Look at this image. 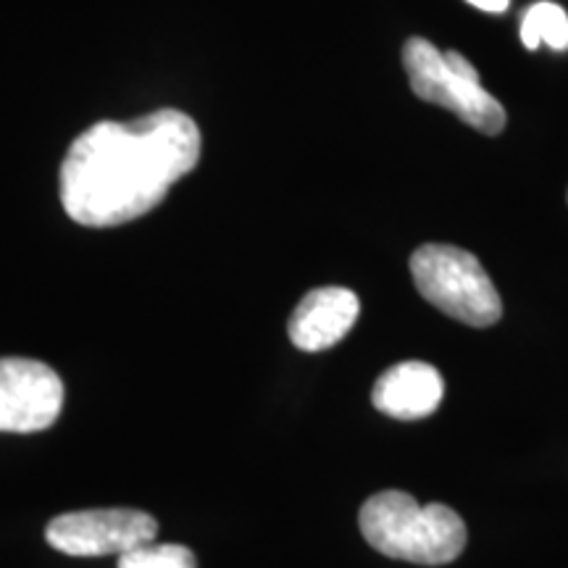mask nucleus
<instances>
[{
    "instance_id": "obj_1",
    "label": "nucleus",
    "mask_w": 568,
    "mask_h": 568,
    "mask_svg": "<svg viewBox=\"0 0 568 568\" xmlns=\"http://www.w3.org/2000/svg\"><path fill=\"white\" fill-rule=\"evenodd\" d=\"M201 132L187 113L161 109L132 122H98L71 142L61 203L82 226H119L151 213L195 169Z\"/></svg>"
},
{
    "instance_id": "obj_2",
    "label": "nucleus",
    "mask_w": 568,
    "mask_h": 568,
    "mask_svg": "<svg viewBox=\"0 0 568 568\" xmlns=\"http://www.w3.org/2000/svg\"><path fill=\"white\" fill-rule=\"evenodd\" d=\"M361 535L376 552L418 566H445L466 548V524L443 503L418 506L408 493L368 497L358 516Z\"/></svg>"
},
{
    "instance_id": "obj_3",
    "label": "nucleus",
    "mask_w": 568,
    "mask_h": 568,
    "mask_svg": "<svg viewBox=\"0 0 568 568\" xmlns=\"http://www.w3.org/2000/svg\"><path fill=\"white\" fill-rule=\"evenodd\" d=\"M403 67L414 95L439 109L453 111L460 122L481 134H500L508 113L495 95L481 88L479 71L458 51L443 53L424 38H410L403 45Z\"/></svg>"
},
{
    "instance_id": "obj_4",
    "label": "nucleus",
    "mask_w": 568,
    "mask_h": 568,
    "mask_svg": "<svg viewBox=\"0 0 568 568\" xmlns=\"http://www.w3.org/2000/svg\"><path fill=\"white\" fill-rule=\"evenodd\" d=\"M410 274L424 301L456 322L493 326L503 316V301L477 255L456 245H422L410 255Z\"/></svg>"
},
{
    "instance_id": "obj_5",
    "label": "nucleus",
    "mask_w": 568,
    "mask_h": 568,
    "mask_svg": "<svg viewBox=\"0 0 568 568\" xmlns=\"http://www.w3.org/2000/svg\"><path fill=\"white\" fill-rule=\"evenodd\" d=\"M159 521L138 508H95L55 516L45 539L67 556H124L132 548L153 542Z\"/></svg>"
},
{
    "instance_id": "obj_6",
    "label": "nucleus",
    "mask_w": 568,
    "mask_h": 568,
    "mask_svg": "<svg viewBox=\"0 0 568 568\" xmlns=\"http://www.w3.org/2000/svg\"><path fill=\"white\" fill-rule=\"evenodd\" d=\"M63 408V382L32 358H0V432L32 435L55 424Z\"/></svg>"
},
{
    "instance_id": "obj_7",
    "label": "nucleus",
    "mask_w": 568,
    "mask_h": 568,
    "mask_svg": "<svg viewBox=\"0 0 568 568\" xmlns=\"http://www.w3.org/2000/svg\"><path fill=\"white\" fill-rule=\"evenodd\" d=\"M361 303L353 290L318 287L297 303L290 316V339L305 353H322L335 347L358 322Z\"/></svg>"
},
{
    "instance_id": "obj_8",
    "label": "nucleus",
    "mask_w": 568,
    "mask_h": 568,
    "mask_svg": "<svg viewBox=\"0 0 568 568\" xmlns=\"http://www.w3.org/2000/svg\"><path fill=\"white\" fill-rule=\"evenodd\" d=\"M445 395L443 374L424 361H403L376 379L372 403L397 422H418L439 408Z\"/></svg>"
},
{
    "instance_id": "obj_9",
    "label": "nucleus",
    "mask_w": 568,
    "mask_h": 568,
    "mask_svg": "<svg viewBox=\"0 0 568 568\" xmlns=\"http://www.w3.org/2000/svg\"><path fill=\"white\" fill-rule=\"evenodd\" d=\"M521 40L529 51H537L542 42L552 51H568V13L550 0L529 6L521 21Z\"/></svg>"
},
{
    "instance_id": "obj_10",
    "label": "nucleus",
    "mask_w": 568,
    "mask_h": 568,
    "mask_svg": "<svg viewBox=\"0 0 568 568\" xmlns=\"http://www.w3.org/2000/svg\"><path fill=\"white\" fill-rule=\"evenodd\" d=\"M119 568H197V560L184 545L148 542L119 556Z\"/></svg>"
},
{
    "instance_id": "obj_11",
    "label": "nucleus",
    "mask_w": 568,
    "mask_h": 568,
    "mask_svg": "<svg viewBox=\"0 0 568 568\" xmlns=\"http://www.w3.org/2000/svg\"><path fill=\"white\" fill-rule=\"evenodd\" d=\"M466 3L477 6V9L487 11V13H503V11H508L510 0H466Z\"/></svg>"
}]
</instances>
